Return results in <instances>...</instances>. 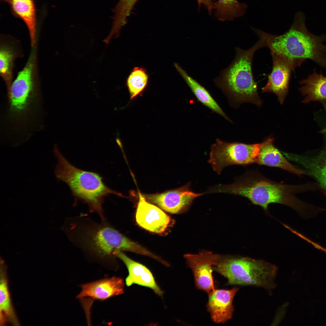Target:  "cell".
Wrapping results in <instances>:
<instances>
[{
    "instance_id": "cell-7",
    "label": "cell",
    "mask_w": 326,
    "mask_h": 326,
    "mask_svg": "<svg viewBox=\"0 0 326 326\" xmlns=\"http://www.w3.org/2000/svg\"><path fill=\"white\" fill-rule=\"evenodd\" d=\"M34 59L32 54L12 83L8 98L9 115L17 125H22L27 122L40 101V97L35 90L32 77Z\"/></svg>"
},
{
    "instance_id": "cell-28",
    "label": "cell",
    "mask_w": 326,
    "mask_h": 326,
    "mask_svg": "<svg viewBox=\"0 0 326 326\" xmlns=\"http://www.w3.org/2000/svg\"><path fill=\"white\" fill-rule=\"evenodd\" d=\"M324 195L326 197V191L324 192Z\"/></svg>"
},
{
    "instance_id": "cell-15",
    "label": "cell",
    "mask_w": 326,
    "mask_h": 326,
    "mask_svg": "<svg viewBox=\"0 0 326 326\" xmlns=\"http://www.w3.org/2000/svg\"><path fill=\"white\" fill-rule=\"evenodd\" d=\"M115 255L123 262L128 269L129 274L125 280L127 286L134 284H138L150 288L157 295L162 296L163 292L157 284L149 269L130 259L122 251H117Z\"/></svg>"
},
{
    "instance_id": "cell-8",
    "label": "cell",
    "mask_w": 326,
    "mask_h": 326,
    "mask_svg": "<svg viewBox=\"0 0 326 326\" xmlns=\"http://www.w3.org/2000/svg\"><path fill=\"white\" fill-rule=\"evenodd\" d=\"M274 140L270 138L260 143L249 144L228 142L217 139L211 147L208 162L218 174L231 165L246 166L256 164L261 148Z\"/></svg>"
},
{
    "instance_id": "cell-3",
    "label": "cell",
    "mask_w": 326,
    "mask_h": 326,
    "mask_svg": "<svg viewBox=\"0 0 326 326\" xmlns=\"http://www.w3.org/2000/svg\"><path fill=\"white\" fill-rule=\"evenodd\" d=\"M305 17L301 12L295 15L289 30L279 35L270 34L267 42L271 53L280 57L293 70L306 59L326 68V35L317 36L306 28Z\"/></svg>"
},
{
    "instance_id": "cell-13",
    "label": "cell",
    "mask_w": 326,
    "mask_h": 326,
    "mask_svg": "<svg viewBox=\"0 0 326 326\" xmlns=\"http://www.w3.org/2000/svg\"><path fill=\"white\" fill-rule=\"evenodd\" d=\"M273 60L272 69L268 76L267 84L262 88L263 92L275 94L282 104L288 91L292 70L290 66L280 57L271 53Z\"/></svg>"
},
{
    "instance_id": "cell-26",
    "label": "cell",
    "mask_w": 326,
    "mask_h": 326,
    "mask_svg": "<svg viewBox=\"0 0 326 326\" xmlns=\"http://www.w3.org/2000/svg\"><path fill=\"white\" fill-rule=\"evenodd\" d=\"M198 6L200 8L201 5L203 4L208 9L210 14H211L212 10L215 8V2L213 0H197Z\"/></svg>"
},
{
    "instance_id": "cell-19",
    "label": "cell",
    "mask_w": 326,
    "mask_h": 326,
    "mask_svg": "<svg viewBox=\"0 0 326 326\" xmlns=\"http://www.w3.org/2000/svg\"><path fill=\"white\" fill-rule=\"evenodd\" d=\"M7 321L13 325H20L11 301L6 266L2 261L0 269V325H4Z\"/></svg>"
},
{
    "instance_id": "cell-10",
    "label": "cell",
    "mask_w": 326,
    "mask_h": 326,
    "mask_svg": "<svg viewBox=\"0 0 326 326\" xmlns=\"http://www.w3.org/2000/svg\"><path fill=\"white\" fill-rule=\"evenodd\" d=\"M184 257L193 271L197 287L209 294L215 289L213 266L217 264L220 256L211 252L204 251L198 254H186Z\"/></svg>"
},
{
    "instance_id": "cell-27",
    "label": "cell",
    "mask_w": 326,
    "mask_h": 326,
    "mask_svg": "<svg viewBox=\"0 0 326 326\" xmlns=\"http://www.w3.org/2000/svg\"><path fill=\"white\" fill-rule=\"evenodd\" d=\"M321 103L323 104L324 108L326 112V101H321ZM320 132L321 133H326V127L321 130L320 131Z\"/></svg>"
},
{
    "instance_id": "cell-18",
    "label": "cell",
    "mask_w": 326,
    "mask_h": 326,
    "mask_svg": "<svg viewBox=\"0 0 326 326\" xmlns=\"http://www.w3.org/2000/svg\"><path fill=\"white\" fill-rule=\"evenodd\" d=\"M9 5L13 14L24 22L28 30L32 47L34 46L36 34V11L34 0H1Z\"/></svg>"
},
{
    "instance_id": "cell-25",
    "label": "cell",
    "mask_w": 326,
    "mask_h": 326,
    "mask_svg": "<svg viewBox=\"0 0 326 326\" xmlns=\"http://www.w3.org/2000/svg\"><path fill=\"white\" fill-rule=\"evenodd\" d=\"M14 54L9 47L1 46L0 51V74L7 87V97L9 96L12 84V68Z\"/></svg>"
},
{
    "instance_id": "cell-6",
    "label": "cell",
    "mask_w": 326,
    "mask_h": 326,
    "mask_svg": "<svg viewBox=\"0 0 326 326\" xmlns=\"http://www.w3.org/2000/svg\"><path fill=\"white\" fill-rule=\"evenodd\" d=\"M214 266L213 270L227 278L229 284L275 287L277 267L265 261L247 257L220 258Z\"/></svg>"
},
{
    "instance_id": "cell-12",
    "label": "cell",
    "mask_w": 326,
    "mask_h": 326,
    "mask_svg": "<svg viewBox=\"0 0 326 326\" xmlns=\"http://www.w3.org/2000/svg\"><path fill=\"white\" fill-rule=\"evenodd\" d=\"M124 283L121 278L113 276L104 278L80 285L81 291L76 296L82 300L89 298L103 301L122 294Z\"/></svg>"
},
{
    "instance_id": "cell-20",
    "label": "cell",
    "mask_w": 326,
    "mask_h": 326,
    "mask_svg": "<svg viewBox=\"0 0 326 326\" xmlns=\"http://www.w3.org/2000/svg\"><path fill=\"white\" fill-rule=\"evenodd\" d=\"M300 84L302 86L299 90L302 94L305 96L302 103L326 100V76L321 73H317L315 69L312 74L301 80Z\"/></svg>"
},
{
    "instance_id": "cell-21",
    "label": "cell",
    "mask_w": 326,
    "mask_h": 326,
    "mask_svg": "<svg viewBox=\"0 0 326 326\" xmlns=\"http://www.w3.org/2000/svg\"><path fill=\"white\" fill-rule=\"evenodd\" d=\"M174 65L198 100L213 111L229 120V118L209 92L196 80L190 76L178 64L175 63Z\"/></svg>"
},
{
    "instance_id": "cell-16",
    "label": "cell",
    "mask_w": 326,
    "mask_h": 326,
    "mask_svg": "<svg viewBox=\"0 0 326 326\" xmlns=\"http://www.w3.org/2000/svg\"><path fill=\"white\" fill-rule=\"evenodd\" d=\"M288 160L303 167L305 172L314 178L319 186L326 191V145L318 155L312 157L283 152Z\"/></svg>"
},
{
    "instance_id": "cell-4",
    "label": "cell",
    "mask_w": 326,
    "mask_h": 326,
    "mask_svg": "<svg viewBox=\"0 0 326 326\" xmlns=\"http://www.w3.org/2000/svg\"><path fill=\"white\" fill-rule=\"evenodd\" d=\"M53 154L57 161L54 174L59 181L66 184L76 202L80 201L88 205L89 211L95 213L102 221L106 220L103 204L105 197L110 194H121L103 182V177L97 173L83 170L71 164L54 145Z\"/></svg>"
},
{
    "instance_id": "cell-22",
    "label": "cell",
    "mask_w": 326,
    "mask_h": 326,
    "mask_svg": "<svg viewBox=\"0 0 326 326\" xmlns=\"http://www.w3.org/2000/svg\"><path fill=\"white\" fill-rule=\"evenodd\" d=\"M247 8L246 4L237 0H217L215 3V16L222 22L232 21L243 15Z\"/></svg>"
},
{
    "instance_id": "cell-24",
    "label": "cell",
    "mask_w": 326,
    "mask_h": 326,
    "mask_svg": "<svg viewBox=\"0 0 326 326\" xmlns=\"http://www.w3.org/2000/svg\"><path fill=\"white\" fill-rule=\"evenodd\" d=\"M148 79L149 75L145 69L138 67L133 68L126 81L131 100L143 92L147 86Z\"/></svg>"
},
{
    "instance_id": "cell-5",
    "label": "cell",
    "mask_w": 326,
    "mask_h": 326,
    "mask_svg": "<svg viewBox=\"0 0 326 326\" xmlns=\"http://www.w3.org/2000/svg\"><path fill=\"white\" fill-rule=\"evenodd\" d=\"M264 47V43L260 38L248 50L236 47L234 60L214 79L215 82L239 102H251L260 106L262 101L254 79L252 64L255 52Z\"/></svg>"
},
{
    "instance_id": "cell-1",
    "label": "cell",
    "mask_w": 326,
    "mask_h": 326,
    "mask_svg": "<svg viewBox=\"0 0 326 326\" xmlns=\"http://www.w3.org/2000/svg\"><path fill=\"white\" fill-rule=\"evenodd\" d=\"M96 222L87 214L81 213L67 222L66 230L69 239L88 259L116 270L117 251L151 255V252L129 239L106 220Z\"/></svg>"
},
{
    "instance_id": "cell-17",
    "label": "cell",
    "mask_w": 326,
    "mask_h": 326,
    "mask_svg": "<svg viewBox=\"0 0 326 326\" xmlns=\"http://www.w3.org/2000/svg\"><path fill=\"white\" fill-rule=\"evenodd\" d=\"M273 142H270L261 148L256 164L280 168L299 176L305 174L304 171L298 168L289 162L282 152L274 145Z\"/></svg>"
},
{
    "instance_id": "cell-2",
    "label": "cell",
    "mask_w": 326,
    "mask_h": 326,
    "mask_svg": "<svg viewBox=\"0 0 326 326\" xmlns=\"http://www.w3.org/2000/svg\"><path fill=\"white\" fill-rule=\"evenodd\" d=\"M308 186L278 183L267 178L257 171L251 170L237 177L232 184L210 187L209 192L243 197L252 204L260 206L267 213L270 204L278 203L291 207L305 216L309 209L314 208L299 200L295 194L305 191Z\"/></svg>"
},
{
    "instance_id": "cell-14",
    "label": "cell",
    "mask_w": 326,
    "mask_h": 326,
    "mask_svg": "<svg viewBox=\"0 0 326 326\" xmlns=\"http://www.w3.org/2000/svg\"><path fill=\"white\" fill-rule=\"evenodd\" d=\"M239 288L230 290L215 289L209 294L207 308L215 323H224L232 317L233 298Z\"/></svg>"
},
{
    "instance_id": "cell-11",
    "label": "cell",
    "mask_w": 326,
    "mask_h": 326,
    "mask_svg": "<svg viewBox=\"0 0 326 326\" xmlns=\"http://www.w3.org/2000/svg\"><path fill=\"white\" fill-rule=\"evenodd\" d=\"M136 213V219L141 227L149 232L162 234L166 230L171 221L170 216L161 209L147 201L139 193Z\"/></svg>"
},
{
    "instance_id": "cell-23",
    "label": "cell",
    "mask_w": 326,
    "mask_h": 326,
    "mask_svg": "<svg viewBox=\"0 0 326 326\" xmlns=\"http://www.w3.org/2000/svg\"><path fill=\"white\" fill-rule=\"evenodd\" d=\"M139 0H119L113 10L112 27L110 35L118 37L120 30L127 22L128 17Z\"/></svg>"
},
{
    "instance_id": "cell-9",
    "label": "cell",
    "mask_w": 326,
    "mask_h": 326,
    "mask_svg": "<svg viewBox=\"0 0 326 326\" xmlns=\"http://www.w3.org/2000/svg\"><path fill=\"white\" fill-rule=\"evenodd\" d=\"M188 183L179 188L153 194H142L149 203L157 205L166 212L177 214L187 210L196 198L204 193L193 192Z\"/></svg>"
}]
</instances>
